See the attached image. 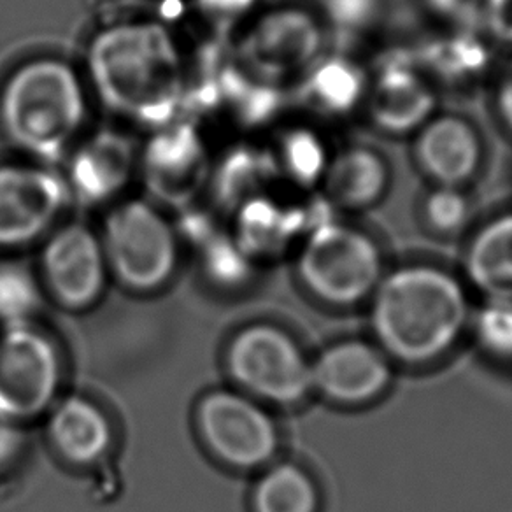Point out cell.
Listing matches in <instances>:
<instances>
[{
    "mask_svg": "<svg viewBox=\"0 0 512 512\" xmlns=\"http://www.w3.org/2000/svg\"><path fill=\"white\" fill-rule=\"evenodd\" d=\"M81 72L93 99L146 132L186 114L192 57L169 23L121 18L88 37Z\"/></svg>",
    "mask_w": 512,
    "mask_h": 512,
    "instance_id": "6da1fadb",
    "label": "cell"
},
{
    "mask_svg": "<svg viewBox=\"0 0 512 512\" xmlns=\"http://www.w3.org/2000/svg\"><path fill=\"white\" fill-rule=\"evenodd\" d=\"M369 304L377 348L407 365H425L448 355L469 327L465 286L437 265H402L384 274Z\"/></svg>",
    "mask_w": 512,
    "mask_h": 512,
    "instance_id": "7a4b0ae2",
    "label": "cell"
},
{
    "mask_svg": "<svg viewBox=\"0 0 512 512\" xmlns=\"http://www.w3.org/2000/svg\"><path fill=\"white\" fill-rule=\"evenodd\" d=\"M90 90L65 58L39 55L15 65L0 85V134L36 164H62L86 134Z\"/></svg>",
    "mask_w": 512,
    "mask_h": 512,
    "instance_id": "3957f363",
    "label": "cell"
},
{
    "mask_svg": "<svg viewBox=\"0 0 512 512\" xmlns=\"http://www.w3.org/2000/svg\"><path fill=\"white\" fill-rule=\"evenodd\" d=\"M288 106V90L258 79L237 64L227 43L207 41L192 58L185 116L214 121L241 136L262 132Z\"/></svg>",
    "mask_w": 512,
    "mask_h": 512,
    "instance_id": "277c9868",
    "label": "cell"
},
{
    "mask_svg": "<svg viewBox=\"0 0 512 512\" xmlns=\"http://www.w3.org/2000/svg\"><path fill=\"white\" fill-rule=\"evenodd\" d=\"M237 64L258 79L288 90L330 48V36L314 6L281 2L260 8L227 41Z\"/></svg>",
    "mask_w": 512,
    "mask_h": 512,
    "instance_id": "5b68a950",
    "label": "cell"
},
{
    "mask_svg": "<svg viewBox=\"0 0 512 512\" xmlns=\"http://www.w3.org/2000/svg\"><path fill=\"white\" fill-rule=\"evenodd\" d=\"M297 271L309 293L323 304L356 306L369 300L381 283L383 253L363 228L325 218L309 228Z\"/></svg>",
    "mask_w": 512,
    "mask_h": 512,
    "instance_id": "8992f818",
    "label": "cell"
},
{
    "mask_svg": "<svg viewBox=\"0 0 512 512\" xmlns=\"http://www.w3.org/2000/svg\"><path fill=\"white\" fill-rule=\"evenodd\" d=\"M100 242L107 267L132 290H157L178 265V228L148 199H123L109 207Z\"/></svg>",
    "mask_w": 512,
    "mask_h": 512,
    "instance_id": "52a82bcc",
    "label": "cell"
},
{
    "mask_svg": "<svg viewBox=\"0 0 512 512\" xmlns=\"http://www.w3.org/2000/svg\"><path fill=\"white\" fill-rule=\"evenodd\" d=\"M214 157L204 125L181 116L148 132L139 146L137 181L153 204L183 213L207 192Z\"/></svg>",
    "mask_w": 512,
    "mask_h": 512,
    "instance_id": "ba28073f",
    "label": "cell"
},
{
    "mask_svg": "<svg viewBox=\"0 0 512 512\" xmlns=\"http://www.w3.org/2000/svg\"><path fill=\"white\" fill-rule=\"evenodd\" d=\"M228 369L246 392L293 406L313 392L311 360L292 335L272 325H253L228 349Z\"/></svg>",
    "mask_w": 512,
    "mask_h": 512,
    "instance_id": "9c48e42d",
    "label": "cell"
},
{
    "mask_svg": "<svg viewBox=\"0 0 512 512\" xmlns=\"http://www.w3.org/2000/svg\"><path fill=\"white\" fill-rule=\"evenodd\" d=\"M409 141L411 164L427 186L470 190L490 171L488 136L462 111L439 109Z\"/></svg>",
    "mask_w": 512,
    "mask_h": 512,
    "instance_id": "30bf717a",
    "label": "cell"
},
{
    "mask_svg": "<svg viewBox=\"0 0 512 512\" xmlns=\"http://www.w3.org/2000/svg\"><path fill=\"white\" fill-rule=\"evenodd\" d=\"M441 93L414 62L409 48L377 58L369 69L363 120L388 139L411 137L439 111Z\"/></svg>",
    "mask_w": 512,
    "mask_h": 512,
    "instance_id": "8fae6325",
    "label": "cell"
},
{
    "mask_svg": "<svg viewBox=\"0 0 512 512\" xmlns=\"http://www.w3.org/2000/svg\"><path fill=\"white\" fill-rule=\"evenodd\" d=\"M141 143L121 127L86 132L62 165L69 199L85 207L114 206L137 179Z\"/></svg>",
    "mask_w": 512,
    "mask_h": 512,
    "instance_id": "7c38bea8",
    "label": "cell"
},
{
    "mask_svg": "<svg viewBox=\"0 0 512 512\" xmlns=\"http://www.w3.org/2000/svg\"><path fill=\"white\" fill-rule=\"evenodd\" d=\"M71 202L64 178L36 162L0 164V248L36 241Z\"/></svg>",
    "mask_w": 512,
    "mask_h": 512,
    "instance_id": "4fadbf2b",
    "label": "cell"
},
{
    "mask_svg": "<svg viewBox=\"0 0 512 512\" xmlns=\"http://www.w3.org/2000/svg\"><path fill=\"white\" fill-rule=\"evenodd\" d=\"M60 381L57 349L30 325L9 327L0 339V416L29 420L55 399Z\"/></svg>",
    "mask_w": 512,
    "mask_h": 512,
    "instance_id": "5bb4252c",
    "label": "cell"
},
{
    "mask_svg": "<svg viewBox=\"0 0 512 512\" xmlns=\"http://www.w3.org/2000/svg\"><path fill=\"white\" fill-rule=\"evenodd\" d=\"M199 427L209 449L235 469H256L271 462L279 432L269 413L241 393H209L200 402Z\"/></svg>",
    "mask_w": 512,
    "mask_h": 512,
    "instance_id": "9a60e30c",
    "label": "cell"
},
{
    "mask_svg": "<svg viewBox=\"0 0 512 512\" xmlns=\"http://www.w3.org/2000/svg\"><path fill=\"white\" fill-rule=\"evenodd\" d=\"M107 269L100 235L85 223H65L44 244V276L64 306H92L104 290Z\"/></svg>",
    "mask_w": 512,
    "mask_h": 512,
    "instance_id": "2e32d148",
    "label": "cell"
},
{
    "mask_svg": "<svg viewBox=\"0 0 512 512\" xmlns=\"http://www.w3.org/2000/svg\"><path fill=\"white\" fill-rule=\"evenodd\" d=\"M392 379V360L376 344L356 339L335 342L311 362L314 392L339 406L374 402Z\"/></svg>",
    "mask_w": 512,
    "mask_h": 512,
    "instance_id": "e0dca14e",
    "label": "cell"
},
{
    "mask_svg": "<svg viewBox=\"0 0 512 512\" xmlns=\"http://www.w3.org/2000/svg\"><path fill=\"white\" fill-rule=\"evenodd\" d=\"M369 69L349 51L328 50L288 86V104L320 121L349 120L362 114Z\"/></svg>",
    "mask_w": 512,
    "mask_h": 512,
    "instance_id": "ac0fdd59",
    "label": "cell"
},
{
    "mask_svg": "<svg viewBox=\"0 0 512 512\" xmlns=\"http://www.w3.org/2000/svg\"><path fill=\"white\" fill-rule=\"evenodd\" d=\"M414 62L439 90L467 92L490 81L493 43L481 30L441 29L409 48Z\"/></svg>",
    "mask_w": 512,
    "mask_h": 512,
    "instance_id": "d6986e66",
    "label": "cell"
},
{
    "mask_svg": "<svg viewBox=\"0 0 512 512\" xmlns=\"http://www.w3.org/2000/svg\"><path fill=\"white\" fill-rule=\"evenodd\" d=\"M392 160L374 144L349 143L332 153L321 190L330 206L362 213L379 206L392 192Z\"/></svg>",
    "mask_w": 512,
    "mask_h": 512,
    "instance_id": "ffe728a7",
    "label": "cell"
},
{
    "mask_svg": "<svg viewBox=\"0 0 512 512\" xmlns=\"http://www.w3.org/2000/svg\"><path fill=\"white\" fill-rule=\"evenodd\" d=\"M276 179L278 169L269 146L237 141L214 157L206 193L216 206L234 213L244 202L269 192Z\"/></svg>",
    "mask_w": 512,
    "mask_h": 512,
    "instance_id": "44dd1931",
    "label": "cell"
},
{
    "mask_svg": "<svg viewBox=\"0 0 512 512\" xmlns=\"http://www.w3.org/2000/svg\"><path fill=\"white\" fill-rule=\"evenodd\" d=\"M463 269L490 302H512V209L493 214L470 237Z\"/></svg>",
    "mask_w": 512,
    "mask_h": 512,
    "instance_id": "7402d4cb",
    "label": "cell"
},
{
    "mask_svg": "<svg viewBox=\"0 0 512 512\" xmlns=\"http://www.w3.org/2000/svg\"><path fill=\"white\" fill-rule=\"evenodd\" d=\"M48 428L58 453L76 465L99 462L113 439L106 414L81 397L60 402L51 414Z\"/></svg>",
    "mask_w": 512,
    "mask_h": 512,
    "instance_id": "603a6c76",
    "label": "cell"
},
{
    "mask_svg": "<svg viewBox=\"0 0 512 512\" xmlns=\"http://www.w3.org/2000/svg\"><path fill=\"white\" fill-rule=\"evenodd\" d=\"M235 242L246 255L281 248L304 223V214L283 206L271 192L256 195L234 211Z\"/></svg>",
    "mask_w": 512,
    "mask_h": 512,
    "instance_id": "cb8c5ba5",
    "label": "cell"
},
{
    "mask_svg": "<svg viewBox=\"0 0 512 512\" xmlns=\"http://www.w3.org/2000/svg\"><path fill=\"white\" fill-rule=\"evenodd\" d=\"M269 148L279 179L302 190L321 185L332 151L316 128L306 123L281 128Z\"/></svg>",
    "mask_w": 512,
    "mask_h": 512,
    "instance_id": "d4e9b609",
    "label": "cell"
},
{
    "mask_svg": "<svg viewBox=\"0 0 512 512\" xmlns=\"http://www.w3.org/2000/svg\"><path fill=\"white\" fill-rule=\"evenodd\" d=\"M255 512H318L320 491L313 477L295 463H279L258 481Z\"/></svg>",
    "mask_w": 512,
    "mask_h": 512,
    "instance_id": "484cf974",
    "label": "cell"
},
{
    "mask_svg": "<svg viewBox=\"0 0 512 512\" xmlns=\"http://www.w3.org/2000/svg\"><path fill=\"white\" fill-rule=\"evenodd\" d=\"M314 8L327 27L330 43L335 36L341 41H358L379 29L388 0H318Z\"/></svg>",
    "mask_w": 512,
    "mask_h": 512,
    "instance_id": "4316f807",
    "label": "cell"
},
{
    "mask_svg": "<svg viewBox=\"0 0 512 512\" xmlns=\"http://www.w3.org/2000/svg\"><path fill=\"white\" fill-rule=\"evenodd\" d=\"M418 214L425 227L437 235H456L474 216L470 190L427 186L418 200Z\"/></svg>",
    "mask_w": 512,
    "mask_h": 512,
    "instance_id": "83f0119b",
    "label": "cell"
},
{
    "mask_svg": "<svg viewBox=\"0 0 512 512\" xmlns=\"http://www.w3.org/2000/svg\"><path fill=\"white\" fill-rule=\"evenodd\" d=\"M39 304L41 295L32 274L22 265L0 264V320L8 328L29 325Z\"/></svg>",
    "mask_w": 512,
    "mask_h": 512,
    "instance_id": "f1b7e54d",
    "label": "cell"
},
{
    "mask_svg": "<svg viewBox=\"0 0 512 512\" xmlns=\"http://www.w3.org/2000/svg\"><path fill=\"white\" fill-rule=\"evenodd\" d=\"M190 6L209 41L227 43L260 9V0H190Z\"/></svg>",
    "mask_w": 512,
    "mask_h": 512,
    "instance_id": "f546056e",
    "label": "cell"
},
{
    "mask_svg": "<svg viewBox=\"0 0 512 512\" xmlns=\"http://www.w3.org/2000/svg\"><path fill=\"white\" fill-rule=\"evenodd\" d=\"M420 4L441 29L481 30L486 0H420Z\"/></svg>",
    "mask_w": 512,
    "mask_h": 512,
    "instance_id": "4dcf8cb0",
    "label": "cell"
},
{
    "mask_svg": "<svg viewBox=\"0 0 512 512\" xmlns=\"http://www.w3.org/2000/svg\"><path fill=\"white\" fill-rule=\"evenodd\" d=\"M479 337L490 353L512 360V302L488 304L479 318Z\"/></svg>",
    "mask_w": 512,
    "mask_h": 512,
    "instance_id": "1f68e13d",
    "label": "cell"
},
{
    "mask_svg": "<svg viewBox=\"0 0 512 512\" xmlns=\"http://www.w3.org/2000/svg\"><path fill=\"white\" fill-rule=\"evenodd\" d=\"M488 109L498 132L512 143V53L488 81Z\"/></svg>",
    "mask_w": 512,
    "mask_h": 512,
    "instance_id": "d6a6232c",
    "label": "cell"
},
{
    "mask_svg": "<svg viewBox=\"0 0 512 512\" xmlns=\"http://www.w3.org/2000/svg\"><path fill=\"white\" fill-rule=\"evenodd\" d=\"M481 32L491 43L512 51V0H486Z\"/></svg>",
    "mask_w": 512,
    "mask_h": 512,
    "instance_id": "836d02e7",
    "label": "cell"
},
{
    "mask_svg": "<svg viewBox=\"0 0 512 512\" xmlns=\"http://www.w3.org/2000/svg\"><path fill=\"white\" fill-rule=\"evenodd\" d=\"M20 446V432L15 430V421L0 416V463L15 455Z\"/></svg>",
    "mask_w": 512,
    "mask_h": 512,
    "instance_id": "e575fe53",
    "label": "cell"
}]
</instances>
